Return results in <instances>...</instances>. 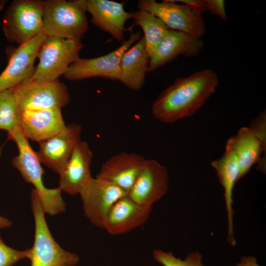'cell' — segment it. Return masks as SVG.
<instances>
[{"instance_id":"6da1fadb","label":"cell","mask_w":266,"mask_h":266,"mask_svg":"<svg viewBox=\"0 0 266 266\" xmlns=\"http://www.w3.org/2000/svg\"><path fill=\"white\" fill-rule=\"evenodd\" d=\"M218 83L216 72L209 68L177 79L153 103L154 117L169 124L192 116L215 92Z\"/></svg>"},{"instance_id":"7a4b0ae2","label":"cell","mask_w":266,"mask_h":266,"mask_svg":"<svg viewBox=\"0 0 266 266\" xmlns=\"http://www.w3.org/2000/svg\"><path fill=\"white\" fill-rule=\"evenodd\" d=\"M7 134L8 139L16 143L18 150V155L12 161L13 166L19 171L26 182L34 186L44 212L48 214L56 213L64 203L62 190L59 187L48 189L44 186L42 181L44 172L41 163L18 126L8 132Z\"/></svg>"},{"instance_id":"3957f363","label":"cell","mask_w":266,"mask_h":266,"mask_svg":"<svg viewBox=\"0 0 266 266\" xmlns=\"http://www.w3.org/2000/svg\"><path fill=\"white\" fill-rule=\"evenodd\" d=\"M86 0L44 1L42 32L47 36L81 40L88 29Z\"/></svg>"},{"instance_id":"277c9868","label":"cell","mask_w":266,"mask_h":266,"mask_svg":"<svg viewBox=\"0 0 266 266\" xmlns=\"http://www.w3.org/2000/svg\"><path fill=\"white\" fill-rule=\"evenodd\" d=\"M31 204L35 224L34 242L30 248L28 259L31 266H75L78 256L64 249L53 237L48 227L45 212L33 189L31 194Z\"/></svg>"},{"instance_id":"5b68a950","label":"cell","mask_w":266,"mask_h":266,"mask_svg":"<svg viewBox=\"0 0 266 266\" xmlns=\"http://www.w3.org/2000/svg\"><path fill=\"white\" fill-rule=\"evenodd\" d=\"M83 47L81 40L47 36L38 52L39 62L32 79L39 82L57 80L79 58Z\"/></svg>"},{"instance_id":"8992f818","label":"cell","mask_w":266,"mask_h":266,"mask_svg":"<svg viewBox=\"0 0 266 266\" xmlns=\"http://www.w3.org/2000/svg\"><path fill=\"white\" fill-rule=\"evenodd\" d=\"M44 1L16 0L5 12L2 29L10 42L24 44L43 32Z\"/></svg>"},{"instance_id":"52a82bcc","label":"cell","mask_w":266,"mask_h":266,"mask_svg":"<svg viewBox=\"0 0 266 266\" xmlns=\"http://www.w3.org/2000/svg\"><path fill=\"white\" fill-rule=\"evenodd\" d=\"M139 10L150 12L162 20L170 29L185 33L200 39L204 34L205 26L202 13L174 0H140Z\"/></svg>"},{"instance_id":"ba28073f","label":"cell","mask_w":266,"mask_h":266,"mask_svg":"<svg viewBox=\"0 0 266 266\" xmlns=\"http://www.w3.org/2000/svg\"><path fill=\"white\" fill-rule=\"evenodd\" d=\"M141 38L139 31L132 32L128 39L118 48L106 55L93 58H79L71 64L65 78L77 81L92 77L119 80L120 62L123 54Z\"/></svg>"},{"instance_id":"9c48e42d","label":"cell","mask_w":266,"mask_h":266,"mask_svg":"<svg viewBox=\"0 0 266 266\" xmlns=\"http://www.w3.org/2000/svg\"><path fill=\"white\" fill-rule=\"evenodd\" d=\"M13 90L19 110L62 108L70 101L66 85L58 79L39 82L31 79Z\"/></svg>"},{"instance_id":"30bf717a","label":"cell","mask_w":266,"mask_h":266,"mask_svg":"<svg viewBox=\"0 0 266 266\" xmlns=\"http://www.w3.org/2000/svg\"><path fill=\"white\" fill-rule=\"evenodd\" d=\"M238 160L239 179L260 160L266 149V112L260 113L249 127L240 128L226 143Z\"/></svg>"},{"instance_id":"8fae6325","label":"cell","mask_w":266,"mask_h":266,"mask_svg":"<svg viewBox=\"0 0 266 266\" xmlns=\"http://www.w3.org/2000/svg\"><path fill=\"white\" fill-rule=\"evenodd\" d=\"M79 195L85 216L93 225L102 229L112 207L127 193L111 183L96 177L91 178Z\"/></svg>"},{"instance_id":"7c38bea8","label":"cell","mask_w":266,"mask_h":266,"mask_svg":"<svg viewBox=\"0 0 266 266\" xmlns=\"http://www.w3.org/2000/svg\"><path fill=\"white\" fill-rule=\"evenodd\" d=\"M47 36L42 32L30 41L7 50L8 64L0 74V92L14 88L32 79L35 60Z\"/></svg>"},{"instance_id":"4fadbf2b","label":"cell","mask_w":266,"mask_h":266,"mask_svg":"<svg viewBox=\"0 0 266 266\" xmlns=\"http://www.w3.org/2000/svg\"><path fill=\"white\" fill-rule=\"evenodd\" d=\"M81 132L80 125L68 124L54 135L39 142L36 154L40 162L60 174L81 140Z\"/></svg>"},{"instance_id":"5bb4252c","label":"cell","mask_w":266,"mask_h":266,"mask_svg":"<svg viewBox=\"0 0 266 266\" xmlns=\"http://www.w3.org/2000/svg\"><path fill=\"white\" fill-rule=\"evenodd\" d=\"M168 185L166 167L154 159H146L127 196L140 205L153 206L166 194Z\"/></svg>"},{"instance_id":"9a60e30c","label":"cell","mask_w":266,"mask_h":266,"mask_svg":"<svg viewBox=\"0 0 266 266\" xmlns=\"http://www.w3.org/2000/svg\"><path fill=\"white\" fill-rule=\"evenodd\" d=\"M18 126L26 138L39 143L63 130L66 125L61 108H53L19 110Z\"/></svg>"},{"instance_id":"2e32d148","label":"cell","mask_w":266,"mask_h":266,"mask_svg":"<svg viewBox=\"0 0 266 266\" xmlns=\"http://www.w3.org/2000/svg\"><path fill=\"white\" fill-rule=\"evenodd\" d=\"M146 160L135 153L120 152L111 156L103 163L96 177L111 183L128 193Z\"/></svg>"},{"instance_id":"e0dca14e","label":"cell","mask_w":266,"mask_h":266,"mask_svg":"<svg viewBox=\"0 0 266 266\" xmlns=\"http://www.w3.org/2000/svg\"><path fill=\"white\" fill-rule=\"evenodd\" d=\"M152 208L153 206H144L136 203L127 195L112 207L102 229L112 235L128 233L145 223Z\"/></svg>"},{"instance_id":"ac0fdd59","label":"cell","mask_w":266,"mask_h":266,"mask_svg":"<svg viewBox=\"0 0 266 266\" xmlns=\"http://www.w3.org/2000/svg\"><path fill=\"white\" fill-rule=\"evenodd\" d=\"M93 156L88 144L81 140L62 172L59 174V186L66 193L79 194L92 178L90 165Z\"/></svg>"},{"instance_id":"d6986e66","label":"cell","mask_w":266,"mask_h":266,"mask_svg":"<svg viewBox=\"0 0 266 266\" xmlns=\"http://www.w3.org/2000/svg\"><path fill=\"white\" fill-rule=\"evenodd\" d=\"M124 3L109 0H86L91 22L119 41L123 39L124 33L130 30L126 29L125 25L131 18V12L126 11Z\"/></svg>"},{"instance_id":"ffe728a7","label":"cell","mask_w":266,"mask_h":266,"mask_svg":"<svg viewBox=\"0 0 266 266\" xmlns=\"http://www.w3.org/2000/svg\"><path fill=\"white\" fill-rule=\"evenodd\" d=\"M203 46L198 39L182 32L169 30L149 59L148 71H152L182 55L188 57L197 56Z\"/></svg>"},{"instance_id":"44dd1931","label":"cell","mask_w":266,"mask_h":266,"mask_svg":"<svg viewBox=\"0 0 266 266\" xmlns=\"http://www.w3.org/2000/svg\"><path fill=\"white\" fill-rule=\"evenodd\" d=\"M211 166L216 170L219 181L224 191V199L228 221V241L235 244L233 231V190L239 180V166L234 152L226 145L224 153L219 159L213 161Z\"/></svg>"},{"instance_id":"7402d4cb","label":"cell","mask_w":266,"mask_h":266,"mask_svg":"<svg viewBox=\"0 0 266 266\" xmlns=\"http://www.w3.org/2000/svg\"><path fill=\"white\" fill-rule=\"evenodd\" d=\"M149 57L143 36L122 55L119 80L129 89L138 91L144 84Z\"/></svg>"},{"instance_id":"603a6c76","label":"cell","mask_w":266,"mask_h":266,"mask_svg":"<svg viewBox=\"0 0 266 266\" xmlns=\"http://www.w3.org/2000/svg\"><path fill=\"white\" fill-rule=\"evenodd\" d=\"M134 25L139 26L144 33V39L149 59L170 30L159 18L152 13L139 10L131 12Z\"/></svg>"},{"instance_id":"cb8c5ba5","label":"cell","mask_w":266,"mask_h":266,"mask_svg":"<svg viewBox=\"0 0 266 266\" xmlns=\"http://www.w3.org/2000/svg\"><path fill=\"white\" fill-rule=\"evenodd\" d=\"M19 108L13 89L0 92V130L8 132L18 126Z\"/></svg>"},{"instance_id":"d4e9b609","label":"cell","mask_w":266,"mask_h":266,"mask_svg":"<svg viewBox=\"0 0 266 266\" xmlns=\"http://www.w3.org/2000/svg\"><path fill=\"white\" fill-rule=\"evenodd\" d=\"M153 257L164 266H203L201 255L198 252L190 253L184 260H181L170 252L156 249L153 251Z\"/></svg>"},{"instance_id":"484cf974","label":"cell","mask_w":266,"mask_h":266,"mask_svg":"<svg viewBox=\"0 0 266 266\" xmlns=\"http://www.w3.org/2000/svg\"><path fill=\"white\" fill-rule=\"evenodd\" d=\"M30 248L17 250L5 244L0 234V266H12L19 261L28 259Z\"/></svg>"},{"instance_id":"4316f807","label":"cell","mask_w":266,"mask_h":266,"mask_svg":"<svg viewBox=\"0 0 266 266\" xmlns=\"http://www.w3.org/2000/svg\"><path fill=\"white\" fill-rule=\"evenodd\" d=\"M206 10L224 21L228 19L223 0H205Z\"/></svg>"},{"instance_id":"83f0119b","label":"cell","mask_w":266,"mask_h":266,"mask_svg":"<svg viewBox=\"0 0 266 266\" xmlns=\"http://www.w3.org/2000/svg\"><path fill=\"white\" fill-rule=\"evenodd\" d=\"M175 1L180 2L201 13L206 10L205 0H180Z\"/></svg>"},{"instance_id":"f1b7e54d","label":"cell","mask_w":266,"mask_h":266,"mask_svg":"<svg viewBox=\"0 0 266 266\" xmlns=\"http://www.w3.org/2000/svg\"><path fill=\"white\" fill-rule=\"evenodd\" d=\"M235 266H260L257 263V259L253 256L242 257L239 263Z\"/></svg>"},{"instance_id":"f546056e","label":"cell","mask_w":266,"mask_h":266,"mask_svg":"<svg viewBox=\"0 0 266 266\" xmlns=\"http://www.w3.org/2000/svg\"><path fill=\"white\" fill-rule=\"evenodd\" d=\"M12 222L7 218L0 215V229H6L10 227Z\"/></svg>"},{"instance_id":"4dcf8cb0","label":"cell","mask_w":266,"mask_h":266,"mask_svg":"<svg viewBox=\"0 0 266 266\" xmlns=\"http://www.w3.org/2000/svg\"><path fill=\"white\" fill-rule=\"evenodd\" d=\"M7 0H0V11L2 9Z\"/></svg>"}]
</instances>
